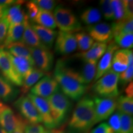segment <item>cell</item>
<instances>
[{
  "label": "cell",
  "mask_w": 133,
  "mask_h": 133,
  "mask_svg": "<svg viewBox=\"0 0 133 133\" xmlns=\"http://www.w3.org/2000/svg\"><path fill=\"white\" fill-rule=\"evenodd\" d=\"M96 124L95 106L93 99L86 95L79 100L71 115L67 133H87Z\"/></svg>",
  "instance_id": "obj_1"
},
{
  "label": "cell",
  "mask_w": 133,
  "mask_h": 133,
  "mask_svg": "<svg viewBox=\"0 0 133 133\" xmlns=\"http://www.w3.org/2000/svg\"><path fill=\"white\" fill-rule=\"evenodd\" d=\"M54 78L57 81L62 93L73 101H78L83 97L87 89V86L79 83L69 75L63 67L61 60L59 59L56 64Z\"/></svg>",
  "instance_id": "obj_2"
},
{
  "label": "cell",
  "mask_w": 133,
  "mask_h": 133,
  "mask_svg": "<svg viewBox=\"0 0 133 133\" xmlns=\"http://www.w3.org/2000/svg\"><path fill=\"white\" fill-rule=\"evenodd\" d=\"M51 115L56 128L63 125L68 119L71 112V102L62 92L59 91L48 97Z\"/></svg>",
  "instance_id": "obj_3"
},
{
  "label": "cell",
  "mask_w": 133,
  "mask_h": 133,
  "mask_svg": "<svg viewBox=\"0 0 133 133\" xmlns=\"http://www.w3.org/2000/svg\"><path fill=\"white\" fill-rule=\"evenodd\" d=\"M119 74L110 70L96 81L92 87L98 97L116 98L118 96Z\"/></svg>",
  "instance_id": "obj_4"
},
{
  "label": "cell",
  "mask_w": 133,
  "mask_h": 133,
  "mask_svg": "<svg viewBox=\"0 0 133 133\" xmlns=\"http://www.w3.org/2000/svg\"><path fill=\"white\" fill-rule=\"evenodd\" d=\"M53 15L60 31L73 33L81 30L80 22L70 8L59 5L54 9Z\"/></svg>",
  "instance_id": "obj_5"
},
{
  "label": "cell",
  "mask_w": 133,
  "mask_h": 133,
  "mask_svg": "<svg viewBox=\"0 0 133 133\" xmlns=\"http://www.w3.org/2000/svg\"><path fill=\"white\" fill-rule=\"evenodd\" d=\"M21 116L29 124H39L42 119L35 106L28 96L20 97L14 104Z\"/></svg>",
  "instance_id": "obj_6"
},
{
  "label": "cell",
  "mask_w": 133,
  "mask_h": 133,
  "mask_svg": "<svg viewBox=\"0 0 133 133\" xmlns=\"http://www.w3.org/2000/svg\"><path fill=\"white\" fill-rule=\"evenodd\" d=\"M28 123L21 116L17 115L8 105L0 101V125L8 133H12L17 128Z\"/></svg>",
  "instance_id": "obj_7"
},
{
  "label": "cell",
  "mask_w": 133,
  "mask_h": 133,
  "mask_svg": "<svg viewBox=\"0 0 133 133\" xmlns=\"http://www.w3.org/2000/svg\"><path fill=\"white\" fill-rule=\"evenodd\" d=\"M35 66L44 74L49 73L54 63L53 53L46 48L29 47Z\"/></svg>",
  "instance_id": "obj_8"
},
{
  "label": "cell",
  "mask_w": 133,
  "mask_h": 133,
  "mask_svg": "<svg viewBox=\"0 0 133 133\" xmlns=\"http://www.w3.org/2000/svg\"><path fill=\"white\" fill-rule=\"evenodd\" d=\"M93 101L95 106L96 124L109 118L116 108L115 98L96 96L93 98Z\"/></svg>",
  "instance_id": "obj_9"
},
{
  "label": "cell",
  "mask_w": 133,
  "mask_h": 133,
  "mask_svg": "<svg viewBox=\"0 0 133 133\" xmlns=\"http://www.w3.org/2000/svg\"><path fill=\"white\" fill-rule=\"evenodd\" d=\"M59 89V84L54 78L45 75L31 88L30 94L46 99Z\"/></svg>",
  "instance_id": "obj_10"
},
{
  "label": "cell",
  "mask_w": 133,
  "mask_h": 133,
  "mask_svg": "<svg viewBox=\"0 0 133 133\" xmlns=\"http://www.w3.org/2000/svg\"><path fill=\"white\" fill-rule=\"evenodd\" d=\"M0 74L14 85L22 86L23 80L17 75L7 51L3 48H0Z\"/></svg>",
  "instance_id": "obj_11"
},
{
  "label": "cell",
  "mask_w": 133,
  "mask_h": 133,
  "mask_svg": "<svg viewBox=\"0 0 133 133\" xmlns=\"http://www.w3.org/2000/svg\"><path fill=\"white\" fill-rule=\"evenodd\" d=\"M77 49V43L74 33L59 31L57 32L55 51L60 55H68Z\"/></svg>",
  "instance_id": "obj_12"
},
{
  "label": "cell",
  "mask_w": 133,
  "mask_h": 133,
  "mask_svg": "<svg viewBox=\"0 0 133 133\" xmlns=\"http://www.w3.org/2000/svg\"><path fill=\"white\" fill-rule=\"evenodd\" d=\"M27 96L37 109L46 128L48 129H56V125L51 115V110L47 100L33 95L30 93L28 94Z\"/></svg>",
  "instance_id": "obj_13"
},
{
  "label": "cell",
  "mask_w": 133,
  "mask_h": 133,
  "mask_svg": "<svg viewBox=\"0 0 133 133\" xmlns=\"http://www.w3.org/2000/svg\"><path fill=\"white\" fill-rule=\"evenodd\" d=\"M88 35L91 36L93 40L97 43H102L107 44L112 41L113 33L111 25L105 22L88 26L87 28Z\"/></svg>",
  "instance_id": "obj_14"
},
{
  "label": "cell",
  "mask_w": 133,
  "mask_h": 133,
  "mask_svg": "<svg viewBox=\"0 0 133 133\" xmlns=\"http://www.w3.org/2000/svg\"><path fill=\"white\" fill-rule=\"evenodd\" d=\"M118 49V46L116 45L114 41H110L109 43L105 52L101 57L99 64L97 65V71L94 81H97L111 69L113 56L115 52L117 51Z\"/></svg>",
  "instance_id": "obj_15"
},
{
  "label": "cell",
  "mask_w": 133,
  "mask_h": 133,
  "mask_svg": "<svg viewBox=\"0 0 133 133\" xmlns=\"http://www.w3.org/2000/svg\"><path fill=\"white\" fill-rule=\"evenodd\" d=\"M23 1H17V3L7 8L4 18L7 20L9 25L20 24L29 21L26 13L21 7Z\"/></svg>",
  "instance_id": "obj_16"
},
{
  "label": "cell",
  "mask_w": 133,
  "mask_h": 133,
  "mask_svg": "<svg viewBox=\"0 0 133 133\" xmlns=\"http://www.w3.org/2000/svg\"><path fill=\"white\" fill-rule=\"evenodd\" d=\"M107 48V44L105 43L96 42L87 51L78 53L75 54V56L78 59L82 60L83 62H98V60L101 59L105 52Z\"/></svg>",
  "instance_id": "obj_17"
},
{
  "label": "cell",
  "mask_w": 133,
  "mask_h": 133,
  "mask_svg": "<svg viewBox=\"0 0 133 133\" xmlns=\"http://www.w3.org/2000/svg\"><path fill=\"white\" fill-rule=\"evenodd\" d=\"M7 52L17 75L24 81L25 76L34 68V64L25 58L12 56Z\"/></svg>",
  "instance_id": "obj_18"
},
{
  "label": "cell",
  "mask_w": 133,
  "mask_h": 133,
  "mask_svg": "<svg viewBox=\"0 0 133 133\" xmlns=\"http://www.w3.org/2000/svg\"><path fill=\"white\" fill-rule=\"evenodd\" d=\"M31 25L43 45L49 50L51 49L57 37V31L36 24H31Z\"/></svg>",
  "instance_id": "obj_19"
},
{
  "label": "cell",
  "mask_w": 133,
  "mask_h": 133,
  "mask_svg": "<svg viewBox=\"0 0 133 133\" xmlns=\"http://www.w3.org/2000/svg\"><path fill=\"white\" fill-rule=\"evenodd\" d=\"M128 49H121L115 51L113 56L112 70L119 74L123 72L129 66V59L128 55Z\"/></svg>",
  "instance_id": "obj_20"
},
{
  "label": "cell",
  "mask_w": 133,
  "mask_h": 133,
  "mask_svg": "<svg viewBox=\"0 0 133 133\" xmlns=\"http://www.w3.org/2000/svg\"><path fill=\"white\" fill-rule=\"evenodd\" d=\"M97 62L96 61L84 62V65L81 70L77 71L76 70L78 75L79 82L86 85L94 79L97 71Z\"/></svg>",
  "instance_id": "obj_21"
},
{
  "label": "cell",
  "mask_w": 133,
  "mask_h": 133,
  "mask_svg": "<svg viewBox=\"0 0 133 133\" xmlns=\"http://www.w3.org/2000/svg\"><path fill=\"white\" fill-rule=\"evenodd\" d=\"M28 22H29V21H26L22 24L9 26L6 39L3 46V48L7 47L9 44H12V43L22 41L25 28Z\"/></svg>",
  "instance_id": "obj_22"
},
{
  "label": "cell",
  "mask_w": 133,
  "mask_h": 133,
  "mask_svg": "<svg viewBox=\"0 0 133 133\" xmlns=\"http://www.w3.org/2000/svg\"><path fill=\"white\" fill-rule=\"evenodd\" d=\"M19 93V90L0 74V99L10 102L16 99Z\"/></svg>",
  "instance_id": "obj_23"
},
{
  "label": "cell",
  "mask_w": 133,
  "mask_h": 133,
  "mask_svg": "<svg viewBox=\"0 0 133 133\" xmlns=\"http://www.w3.org/2000/svg\"><path fill=\"white\" fill-rule=\"evenodd\" d=\"M21 41L28 47L46 48L39 40V38L33 28L31 27L29 22L26 24L25 28Z\"/></svg>",
  "instance_id": "obj_24"
},
{
  "label": "cell",
  "mask_w": 133,
  "mask_h": 133,
  "mask_svg": "<svg viewBox=\"0 0 133 133\" xmlns=\"http://www.w3.org/2000/svg\"><path fill=\"white\" fill-rule=\"evenodd\" d=\"M5 48H6V51L10 54L14 56H17V57L25 58L34 64L29 47L22 41L12 43Z\"/></svg>",
  "instance_id": "obj_25"
},
{
  "label": "cell",
  "mask_w": 133,
  "mask_h": 133,
  "mask_svg": "<svg viewBox=\"0 0 133 133\" xmlns=\"http://www.w3.org/2000/svg\"><path fill=\"white\" fill-rule=\"evenodd\" d=\"M45 75L46 74L39 70V69L35 67L33 68L32 70L25 76L23 81L21 89L22 94H26L39 79Z\"/></svg>",
  "instance_id": "obj_26"
},
{
  "label": "cell",
  "mask_w": 133,
  "mask_h": 133,
  "mask_svg": "<svg viewBox=\"0 0 133 133\" xmlns=\"http://www.w3.org/2000/svg\"><path fill=\"white\" fill-rule=\"evenodd\" d=\"M113 37L126 33H132L133 31V18H124L122 21L114 22L112 25Z\"/></svg>",
  "instance_id": "obj_27"
},
{
  "label": "cell",
  "mask_w": 133,
  "mask_h": 133,
  "mask_svg": "<svg viewBox=\"0 0 133 133\" xmlns=\"http://www.w3.org/2000/svg\"><path fill=\"white\" fill-rule=\"evenodd\" d=\"M33 22L36 23V25H38L51 30L55 29L57 26L52 13L42 9L39 10Z\"/></svg>",
  "instance_id": "obj_28"
},
{
  "label": "cell",
  "mask_w": 133,
  "mask_h": 133,
  "mask_svg": "<svg viewBox=\"0 0 133 133\" xmlns=\"http://www.w3.org/2000/svg\"><path fill=\"white\" fill-rule=\"evenodd\" d=\"M102 19L101 11L98 8L89 7L81 12L80 15L81 21L84 24L90 26L97 24Z\"/></svg>",
  "instance_id": "obj_29"
},
{
  "label": "cell",
  "mask_w": 133,
  "mask_h": 133,
  "mask_svg": "<svg viewBox=\"0 0 133 133\" xmlns=\"http://www.w3.org/2000/svg\"><path fill=\"white\" fill-rule=\"evenodd\" d=\"M75 36L77 43V49L79 52L87 51L94 44V40L85 32H78Z\"/></svg>",
  "instance_id": "obj_30"
},
{
  "label": "cell",
  "mask_w": 133,
  "mask_h": 133,
  "mask_svg": "<svg viewBox=\"0 0 133 133\" xmlns=\"http://www.w3.org/2000/svg\"><path fill=\"white\" fill-rule=\"evenodd\" d=\"M116 107L118 112L132 116L133 114V99L121 96L116 101Z\"/></svg>",
  "instance_id": "obj_31"
},
{
  "label": "cell",
  "mask_w": 133,
  "mask_h": 133,
  "mask_svg": "<svg viewBox=\"0 0 133 133\" xmlns=\"http://www.w3.org/2000/svg\"><path fill=\"white\" fill-rule=\"evenodd\" d=\"M114 42L119 47L129 49L133 46V33H126L116 36L114 38Z\"/></svg>",
  "instance_id": "obj_32"
},
{
  "label": "cell",
  "mask_w": 133,
  "mask_h": 133,
  "mask_svg": "<svg viewBox=\"0 0 133 133\" xmlns=\"http://www.w3.org/2000/svg\"><path fill=\"white\" fill-rule=\"evenodd\" d=\"M120 129L118 133H133L132 116L120 113Z\"/></svg>",
  "instance_id": "obj_33"
},
{
  "label": "cell",
  "mask_w": 133,
  "mask_h": 133,
  "mask_svg": "<svg viewBox=\"0 0 133 133\" xmlns=\"http://www.w3.org/2000/svg\"><path fill=\"white\" fill-rule=\"evenodd\" d=\"M111 4L114 13V20L115 22H118L124 19V11L123 1L111 0Z\"/></svg>",
  "instance_id": "obj_34"
},
{
  "label": "cell",
  "mask_w": 133,
  "mask_h": 133,
  "mask_svg": "<svg viewBox=\"0 0 133 133\" xmlns=\"http://www.w3.org/2000/svg\"><path fill=\"white\" fill-rule=\"evenodd\" d=\"M99 4L105 19L107 21L114 20V13L110 0H101Z\"/></svg>",
  "instance_id": "obj_35"
},
{
  "label": "cell",
  "mask_w": 133,
  "mask_h": 133,
  "mask_svg": "<svg viewBox=\"0 0 133 133\" xmlns=\"http://www.w3.org/2000/svg\"><path fill=\"white\" fill-rule=\"evenodd\" d=\"M133 78V65H129L128 69L119 75V81L123 86L132 82Z\"/></svg>",
  "instance_id": "obj_36"
},
{
  "label": "cell",
  "mask_w": 133,
  "mask_h": 133,
  "mask_svg": "<svg viewBox=\"0 0 133 133\" xmlns=\"http://www.w3.org/2000/svg\"><path fill=\"white\" fill-rule=\"evenodd\" d=\"M108 124L114 133H118L120 129V112H116L110 117Z\"/></svg>",
  "instance_id": "obj_37"
},
{
  "label": "cell",
  "mask_w": 133,
  "mask_h": 133,
  "mask_svg": "<svg viewBox=\"0 0 133 133\" xmlns=\"http://www.w3.org/2000/svg\"><path fill=\"white\" fill-rule=\"evenodd\" d=\"M33 1L37 5L39 9L49 12L54 10L57 6V2L54 0H35Z\"/></svg>",
  "instance_id": "obj_38"
},
{
  "label": "cell",
  "mask_w": 133,
  "mask_h": 133,
  "mask_svg": "<svg viewBox=\"0 0 133 133\" xmlns=\"http://www.w3.org/2000/svg\"><path fill=\"white\" fill-rule=\"evenodd\" d=\"M26 8L27 9V12L26 14L28 19L30 20L31 22H33L38 12H39V8L33 1H29V2L26 3Z\"/></svg>",
  "instance_id": "obj_39"
},
{
  "label": "cell",
  "mask_w": 133,
  "mask_h": 133,
  "mask_svg": "<svg viewBox=\"0 0 133 133\" xmlns=\"http://www.w3.org/2000/svg\"><path fill=\"white\" fill-rule=\"evenodd\" d=\"M9 26V23L4 17L0 20V48H3L7 35Z\"/></svg>",
  "instance_id": "obj_40"
},
{
  "label": "cell",
  "mask_w": 133,
  "mask_h": 133,
  "mask_svg": "<svg viewBox=\"0 0 133 133\" xmlns=\"http://www.w3.org/2000/svg\"><path fill=\"white\" fill-rule=\"evenodd\" d=\"M133 1L130 0L123 1L124 11V18H133Z\"/></svg>",
  "instance_id": "obj_41"
},
{
  "label": "cell",
  "mask_w": 133,
  "mask_h": 133,
  "mask_svg": "<svg viewBox=\"0 0 133 133\" xmlns=\"http://www.w3.org/2000/svg\"><path fill=\"white\" fill-rule=\"evenodd\" d=\"M91 133H114L107 123H101L91 131Z\"/></svg>",
  "instance_id": "obj_42"
},
{
  "label": "cell",
  "mask_w": 133,
  "mask_h": 133,
  "mask_svg": "<svg viewBox=\"0 0 133 133\" xmlns=\"http://www.w3.org/2000/svg\"><path fill=\"white\" fill-rule=\"evenodd\" d=\"M125 93L126 97L133 99V83H129L128 85L126 86L125 89Z\"/></svg>",
  "instance_id": "obj_43"
},
{
  "label": "cell",
  "mask_w": 133,
  "mask_h": 133,
  "mask_svg": "<svg viewBox=\"0 0 133 133\" xmlns=\"http://www.w3.org/2000/svg\"><path fill=\"white\" fill-rule=\"evenodd\" d=\"M17 3V1H14V0H0V5L8 8Z\"/></svg>",
  "instance_id": "obj_44"
},
{
  "label": "cell",
  "mask_w": 133,
  "mask_h": 133,
  "mask_svg": "<svg viewBox=\"0 0 133 133\" xmlns=\"http://www.w3.org/2000/svg\"><path fill=\"white\" fill-rule=\"evenodd\" d=\"M7 8L8 7H5V6H3L0 5V20H1L4 17Z\"/></svg>",
  "instance_id": "obj_45"
},
{
  "label": "cell",
  "mask_w": 133,
  "mask_h": 133,
  "mask_svg": "<svg viewBox=\"0 0 133 133\" xmlns=\"http://www.w3.org/2000/svg\"><path fill=\"white\" fill-rule=\"evenodd\" d=\"M45 133H64V131L62 129H52L46 131Z\"/></svg>",
  "instance_id": "obj_46"
},
{
  "label": "cell",
  "mask_w": 133,
  "mask_h": 133,
  "mask_svg": "<svg viewBox=\"0 0 133 133\" xmlns=\"http://www.w3.org/2000/svg\"><path fill=\"white\" fill-rule=\"evenodd\" d=\"M0 133H8L0 125Z\"/></svg>",
  "instance_id": "obj_47"
},
{
  "label": "cell",
  "mask_w": 133,
  "mask_h": 133,
  "mask_svg": "<svg viewBox=\"0 0 133 133\" xmlns=\"http://www.w3.org/2000/svg\"><path fill=\"white\" fill-rule=\"evenodd\" d=\"M24 133H35V132H31V131H30L29 130H27V129L24 128Z\"/></svg>",
  "instance_id": "obj_48"
},
{
  "label": "cell",
  "mask_w": 133,
  "mask_h": 133,
  "mask_svg": "<svg viewBox=\"0 0 133 133\" xmlns=\"http://www.w3.org/2000/svg\"><path fill=\"white\" fill-rule=\"evenodd\" d=\"M87 133H88V132H87Z\"/></svg>",
  "instance_id": "obj_49"
}]
</instances>
